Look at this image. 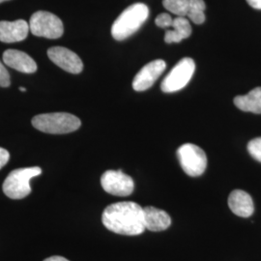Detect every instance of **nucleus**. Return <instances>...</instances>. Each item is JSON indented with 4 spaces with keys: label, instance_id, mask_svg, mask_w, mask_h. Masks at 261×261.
<instances>
[{
    "label": "nucleus",
    "instance_id": "nucleus-1",
    "mask_svg": "<svg viewBox=\"0 0 261 261\" xmlns=\"http://www.w3.org/2000/svg\"><path fill=\"white\" fill-rule=\"evenodd\" d=\"M102 222L109 230L121 235L136 236L145 230L143 207L132 201L108 206L103 210Z\"/></svg>",
    "mask_w": 261,
    "mask_h": 261
},
{
    "label": "nucleus",
    "instance_id": "nucleus-2",
    "mask_svg": "<svg viewBox=\"0 0 261 261\" xmlns=\"http://www.w3.org/2000/svg\"><path fill=\"white\" fill-rule=\"evenodd\" d=\"M149 16V9L143 3H135L124 10L112 28V37L123 41L135 34Z\"/></svg>",
    "mask_w": 261,
    "mask_h": 261
},
{
    "label": "nucleus",
    "instance_id": "nucleus-3",
    "mask_svg": "<svg viewBox=\"0 0 261 261\" xmlns=\"http://www.w3.org/2000/svg\"><path fill=\"white\" fill-rule=\"evenodd\" d=\"M32 125L37 130L53 134L62 135L77 130L82 122L75 115L67 112H54L39 114L32 119Z\"/></svg>",
    "mask_w": 261,
    "mask_h": 261
},
{
    "label": "nucleus",
    "instance_id": "nucleus-4",
    "mask_svg": "<svg viewBox=\"0 0 261 261\" xmlns=\"http://www.w3.org/2000/svg\"><path fill=\"white\" fill-rule=\"evenodd\" d=\"M42 169L38 167L18 168L10 172L3 183V192L12 199L24 198L31 193L30 180L39 176Z\"/></svg>",
    "mask_w": 261,
    "mask_h": 261
},
{
    "label": "nucleus",
    "instance_id": "nucleus-5",
    "mask_svg": "<svg viewBox=\"0 0 261 261\" xmlns=\"http://www.w3.org/2000/svg\"><path fill=\"white\" fill-rule=\"evenodd\" d=\"M195 71V61L191 57L182 58L164 79L161 89L166 93H173L183 89L192 80Z\"/></svg>",
    "mask_w": 261,
    "mask_h": 261
},
{
    "label": "nucleus",
    "instance_id": "nucleus-6",
    "mask_svg": "<svg viewBox=\"0 0 261 261\" xmlns=\"http://www.w3.org/2000/svg\"><path fill=\"white\" fill-rule=\"evenodd\" d=\"M29 29L33 35L47 39L60 38L64 32L61 19L46 11H38L32 15L29 21Z\"/></svg>",
    "mask_w": 261,
    "mask_h": 261
},
{
    "label": "nucleus",
    "instance_id": "nucleus-7",
    "mask_svg": "<svg viewBox=\"0 0 261 261\" xmlns=\"http://www.w3.org/2000/svg\"><path fill=\"white\" fill-rule=\"evenodd\" d=\"M179 163L189 176L196 177L204 173L207 167L205 152L193 143H185L177 150Z\"/></svg>",
    "mask_w": 261,
    "mask_h": 261
},
{
    "label": "nucleus",
    "instance_id": "nucleus-8",
    "mask_svg": "<svg viewBox=\"0 0 261 261\" xmlns=\"http://www.w3.org/2000/svg\"><path fill=\"white\" fill-rule=\"evenodd\" d=\"M103 190L113 196H128L134 192L133 178L122 170H108L101 177Z\"/></svg>",
    "mask_w": 261,
    "mask_h": 261
},
{
    "label": "nucleus",
    "instance_id": "nucleus-9",
    "mask_svg": "<svg viewBox=\"0 0 261 261\" xmlns=\"http://www.w3.org/2000/svg\"><path fill=\"white\" fill-rule=\"evenodd\" d=\"M48 58L61 69L71 74H80L84 69V63L77 55L62 47H50L47 50Z\"/></svg>",
    "mask_w": 261,
    "mask_h": 261
},
{
    "label": "nucleus",
    "instance_id": "nucleus-10",
    "mask_svg": "<svg viewBox=\"0 0 261 261\" xmlns=\"http://www.w3.org/2000/svg\"><path fill=\"white\" fill-rule=\"evenodd\" d=\"M167 64L164 60L157 59L142 67L133 81V88L136 91H145L155 84L159 76L166 70Z\"/></svg>",
    "mask_w": 261,
    "mask_h": 261
},
{
    "label": "nucleus",
    "instance_id": "nucleus-11",
    "mask_svg": "<svg viewBox=\"0 0 261 261\" xmlns=\"http://www.w3.org/2000/svg\"><path fill=\"white\" fill-rule=\"evenodd\" d=\"M29 23L23 19L15 21H0V41L3 43H16L28 37Z\"/></svg>",
    "mask_w": 261,
    "mask_h": 261
},
{
    "label": "nucleus",
    "instance_id": "nucleus-12",
    "mask_svg": "<svg viewBox=\"0 0 261 261\" xmlns=\"http://www.w3.org/2000/svg\"><path fill=\"white\" fill-rule=\"evenodd\" d=\"M3 62L24 74H32L37 71V64L32 57L18 49H7L3 54Z\"/></svg>",
    "mask_w": 261,
    "mask_h": 261
},
{
    "label": "nucleus",
    "instance_id": "nucleus-13",
    "mask_svg": "<svg viewBox=\"0 0 261 261\" xmlns=\"http://www.w3.org/2000/svg\"><path fill=\"white\" fill-rule=\"evenodd\" d=\"M143 219L145 229L154 232L166 230L171 224L169 215L166 211L153 206L143 207Z\"/></svg>",
    "mask_w": 261,
    "mask_h": 261
},
{
    "label": "nucleus",
    "instance_id": "nucleus-14",
    "mask_svg": "<svg viewBox=\"0 0 261 261\" xmlns=\"http://www.w3.org/2000/svg\"><path fill=\"white\" fill-rule=\"evenodd\" d=\"M228 206L234 214L248 218L254 211L252 196L242 190H234L228 196Z\"/></svg>",
    "mask_w": 261,
    "mask_h": 261
},
{
    "label": "nucleus",
    "instance_id": "nucleus-15",
    "mask_svg": "<svg viewBox=\"0 0 261 261\" xmlns=\"http://www.w3.org/2000/svg\"><path fill=\"white\" fill-rule=\"evenodd\" d=\"M235 106L243 112L261 113V87H255L243 96L234 98Z\"/></svg>",
    "mask_w": 261,
    "mask_h": 261
},
{
    "label": "nucleus",
    "instance_id": "nucleus-16",
    "mask_svg": "<svg viewBox=\"0 0 261 261\" xmlns=\"http://www.w3.org/2000/svg\"><path fill=\"white\" fill-rule=\"evenodd\" d=\"M171 28H173V29L168 30L165 36V41L168 44L180 43L182 40L190 37L192 34V27L185 17H177L173 19Z\"/></svg>",
    "mask_w": 261,
    "mask_h": 261
},
{
    "label": "nucleus",
    "instance_id": "nucleus-17",
    "mask_svg": "<svg viewBox=\"0 0 261 261\" xmlns=\"http://www.w3.org/2000/svg\"><path fill=\"white\" fill-rule=\"evenodd\" d=\"M206 5L204 0H189L188 18L196 24H201L205 21Z\"/></svg>",
    "mask_w": 261,
    "mask_h": 261
},
{
    "label": "nucleus",
    "instance_id": "nucleus-18",
    "mask_svg": "<svg viewBox=\"0 0 261 261\" xmlns=\"http://www.w3.org/2000/svg\"><path fill=\"white\" fill-rule=\"evenodd\" d=\"M163 5L177 17H186L189 10V0H163Z\"/></svg>",
    "mask_w": 261,
    "mask_h": 261
},
{
    "label": "nucleus",
    "instance_id": "nucleus-19",
    "mask_svg": "<svg viewBox=\"0 0 261 261\" xmlns=\"http://www.w3.org/2000/svg\"><path fill=\"white\" fill-rule=\"evenodd\" d=\"M248 151L252 158L261 163V138L251 140L248 144Z\"/></svg>",
    "mask_w": 261,
    "mask_h": 261
},
{
    "label": "nucleus",
    "instance_id": "nucleus-20",
    "mask_svg": "<svg viewBox=\"0 0 261 261\" xmlns=\"http://www.w3.org/2000/svg\"><path fill=\"white\" fill-rule=\"evenodd\" d=\"M155 23L157 24V27H159V28H170V27H172L173 19L168 13H163V14H160L158 17L156 18Z\"/></svg>",
    "mask_w": 261,
    "mask_h": 261
},
{
    "label": "nucleus",
    "instance_id": "nucleus-21",
    "mask_svg": "<svg viewBox=\"0 0 261 261\" xmlns=\"http://www.w3.org/2000/svg\"><path fill=\"white\" fill-rule=\"evenodd\" d=\"M10 75L7 71V69L5 68V66L3 65L0 62V86L1 87H8L10 86Z\"/></svg>",
    "mask_w": 261,
    "mask_h": 261
},
{
    "label": "nucleus",
    "instance_id": "nucleus-22",
    "mask_svg": "<svg viewBox=\"0 0 261 261\" xmlns=\"http://www.w3.org/2000/svg\"><path fill=\"white\" fill-rule=\"evenodd\" d=\"M9 152L4 148L0 147V169L3 168L9 161Z\"/></svg>",
    "mask_w": 261,
    "mask_h": 261
},
{
    "label": "nucleus",
    "instance_id": "nucleus-23",
    "mask_svg": "<svg viewBox=\"0 0 261 261\" xmlns=\"http://www.w3.org/2000/svg\"><path fill=\"white\" fill-rule=\"evenodd\" d=\"M250 6L254 9L261 10V0H247Z\"/></svg>",
    "mask_w": 261,
    "mask_h": 261
},
{
    "label": "nucleus",
    "instance_id": "nucleus-24",
    "mask_svg": "<svg viewBox=\"0 0 261 261\" xmlns=\"http://www.w3.org/2000/svg\"><path fill=\"white\" fill-rule=\"evenodd\" d=\"M44 261H69L68 259H66L65 257H62V256H58V255H55V256H51V257H48L47 259H45Z\"/></svg>",
    "mask_w": 261,
    "mask_h": 261
},
{
    "label": "nucleus",
    "instance_id": "nucleus-25",
    "mask_svg": "<svg viewBox=\"0 0 261 261\" xmlns=\"http://www.w3.org/2000/svg\"><path fill=\"white\" fill-rule=\"evenodd\" d=\"M19 90H20L21 92H25V91H27V89H25L24 87H19Z\"/></svg>",
    "mask_w": 261,
    "mask_h": 261
},
{
    "label": "nucleus",
    "instance_id": "nucleus-26",
    "mask_svg": "<svg viewBox=\"0 0 261 261\" xmlns=\"http://www.w3.org/2000/svg\"><path fill=\"white\" fill-rule=\"evenodd\" d=\"M5 1H9V0H0V3H2V2H5Z\"/></svg>",
    "mask_w": 261,
    "mask_h": 261
}]
</instances>
